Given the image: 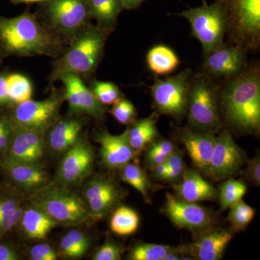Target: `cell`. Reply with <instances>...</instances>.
Returning a JSON list of instances; mask_svg holds the SVG:
<instances>
[{
  "label": "cell",
  "instance_id": "cell-1",
  "mask_svg": "<svg viewBox=\"0 0 260 260\" xmlns=\"http://www.w3.org/2000/svg\"><path fill=\"white\" fill-rule=\"evenodd\" d=\"M231 79L220 93L224 118L234 129L258 134L260 129V75L257 65L246 68Z\"/></svg>",
  "mask_w": 260,
  "mask_h": 260
},
{
  "label": "cell",
  "instance_id": "cell-2",
  "mask_svg": "<svg viewBox=\"0 0 260 260\" xmlns=\"http://www.w3.org/2000/svg\"><path fill=\"white\" fill-rule=\"evenodd\" d=\"M0 42L8 55L55 56L61 49L58 36L29 13L0 17Z\"/></svg>",
  "mask_w": 260,
  "mask_h": 260
},
{
  "label": "cell",
  "instance_id": "cell-3",
  "mask_svg": "<svg viewBox=\"0 0 260 260\" xmlns=\"http://www.w3.org/2000/svg\"><path fill=\"white\" fill-rule=\"evenodd\" d=\"M107 35V32L91 25L82 29L64 54L54 61L49 83L68 73L81 76L94 73L102 59Z\"/></svg>",
  "mask_w": 260,
  "mask_h": 260
},
{
  "label": "cell",
  "instance_id": "cell-4",
  "mask_svg": "<svg viewBox=\"0 0 260 260\" xmlns=\"http://www.w3.org/2000/svg\"><path fill=\"white\" fill-rule=\"evenodd\" d=\"M218 100V88L208 75L191 78L186 107L189 128L213 134L221 129Z\"/></svg>",
  "mask_w": 260,
  "mask_h": 260
},
{
  "label": "cell",
  "instance_id": "cell-5",
  "mask_svg": "<svg viewBox=\"0 0 260 260\" xmlns=\"http://www.w3.org/2000/svg\"><path fill=\"white\" fill-rule=\"evenodd\" d=\"M226 15L228 34L234 45L246 50L260 44V0H215Z\"/></svg>",
  "mask_w": 260,
  "mask_h": 260
},
{
  "label": "cell",
  "instance_id": "cell-6",
  "mask_svg": "<svg viewBox=\"0 0 260 260\" xmlns=\"http://www.w3.org/2000/svg\"><path fill=\"white\" fill-rule=\"evenodd\" d=\"M30 203L57 224L79 225L90 218L85 202L64 186H44L32 195Z\"/></svg>",
  "mask_w": 260,
  "mask_h": 260
},
{
  "label": "cell",
  "instance_id": "cell-7",
  "mask_svg": "<svg viewBox=\"0 0 260 260\" xmlns=\"http://www.w3.org/2000/svg\"><path fill=\"white\" fill-rule=\"evenodd\" d=\"M178 15L186 18L191 25L193 36L203 46L204 54L224 47V37L228 31V22L225 12L219 3L214 2L189 8Z\"/></svg>",
  "mask_w": 260,
  "mask_h": 260
},
{
  "label": "cell",
  "instance_id": "cell-8",
  "mask_svg": "<svg viewBox=\"0 0 260 260\" xmlns=\"http://www.w3.org/2000/svg\"><path fill=\"white\" fill-rule=\"evenodd\" d=\"M42 12L51 31L64 37H75L91 18L88 0H50Z\"/></svg>",
  "mask_w": 260,
  "mask_h": 260
},
{
  "label": "cell",
  "instance_id": "cell-9",
  "mask_svg": "<svg viewBox=\"0 0 260 260\" xmlns=\"http://www.w3.org/2000/svg\"><path fill=\"white\" fill-rule=\"evenodd\" d=\"M191 72L186 69L165 79H158L151 87L154 107L158 113L181 119L186 114Z\"/></svg>",
  "mask_w": 260,
  "mask_h": 260
},
{
  "label": "cell",
  "instance_id": "cell-10",
  "mask_svg": "<svg viewBox=\"0 0 260 260\" xmlns=\"http://www.w3.org/2000/svg\"><path fill=\"white\" fill-rule=\"evenodd\" d=\"M64 95L53 93L42 101L31 99L17 104L10 116L17 125L44 132L59 120Z\"/></svg>",
  "mask_w": 260,
  "mask_h": 260
},
{
  "label": "cell",
  "instance_id": "cell-11",
  "mask_svg": "<svg viewBox=\"0 0 260 260\" xmlns=\"http://www.w3.org/2000/svg\"><path fill=\"white\" fill-rule=\"evenodd\" d=\"M93 161L91 145L80 134L75 144L65 152L56 169L54 181L64 187L81 184L91 174Z\"/></svg>",
  "mask_w": 260,
  "mask_h": 260
},
{
  "label": "cell",
  "instance_id": "cell-12",
  "mask_svg": "<svg viewBox=\"0 0 260 260\" xmlns=\"http://www.w3.org/2000/svg\"><path fill=\"white\" fill-rule=\"evenodd\" d=\"M161 212L176 227L190 231L194 234L209 230L215 224L210 210L197 203L184 201L167 193Z\"/></svg>",
  "mask_w": 260,
  "mask_h": 260
},
{
  "label": "cell",
  "instance_id": "cell-13",
  "mask_svg": "<svg viewBox=\"0 0 260 260\" xmlns=\"http://www.w3.org/2000/svg\"><path fill=\"white\" fill-rule=\"evenodd\" d=\"M84 199L90 218L102 219L120 203L123 192L110 178L98 176L84 189Z\"/></svg>",
  "mask_w": 260,
  "mask_h": 260
},
{
  "label": "cell",
  "instance_id": "cell-14",
  "mask_svg": "<svg viewBox=\"0 0 260 260\" xmlns=\"http://www.w3.org/2000/svg\"><path fill=\"white\" fill-rule=\"evenodd\" d=\"M244 161L242 150L225 130L215 137V145L210 160L209 176L218 180L237 174Z\"/></svg>",
  "mask_w": 260,
  "mask_h": 260
},
{
  "label": "cell",
  "instance_id": "cell-15",
  "mask_svg": "<svg viewBox=\"0 0 260 260\" xmlns=\"http://www.w3.org/2000/svg\"><path fill=\"white\" fill-rule=\"evenodd\" d=\"M44 132L13 123V137L3 160L39 164L44 155Z\"/></svg>",
  "mask_w": 260,
  "mask_h": 260
},
{
  "label": "cell",
  "instance_id": "cell-16",
  "mask_svg": "<svg viewBox=\"0 0 260 260\" xmlns=\"http://www.w3.org/2000/svg\"><path fill=\"white\" fill-rule=\"evenodd\" d=\"M58 80L64 85V98L69 104L71 114L83 113L97 119L104 117L106 112L104 104L85 86L80 75L68 73L61 75Z\"/></svg>",
  "mask_w": 260,
  "mask_h": 260
},
{
  "label": "cell",
  "instance_id": "cell-17",
  "mask_svg": "<svg viewBox=\"0 0 260 260\" xmlns=\"http://www.w3.org/2000/svg\"><path fill=\"white\" fill-rule=\"evenodd\" d=\"M246 51L238 45H226L205 54L204 68L208 74L218 78H232L246 68Z\"/></svg>",
  "mask_w": 260,
  "mask_h": 260
},
{
  "label": "cell",
  "instance_id": "cell-18",
  "mask_svg": "<svg viewBox=\"0 0 260 260\" xmlns=\"http://www.w3.org/2000/svg\"><path fill=\"white\" fill-rule=\"evenodd\" d=\"M95 140L101 145L103 165L109 169H121L135 158L136 153L130 146L127 131L114 135L107 130L98 133Z\"/></svg>",
  "mask_w": 260,
  "mask_h": 260
},
{
  "label": "cell",
  "instance_id": "cell-19",
  "mask_svg": "<svg viewBox=\"0 0 260 260\" xmlns=\"http://www.w3.org/2000/svg\"><path fill=\"white\" fill-rule=\"evenodd\" d=\"M178 135L195 167L203 174L209 176L210 160L215 145V135L196 131L190 128H180Z\"/></svg>",
  "mask_w": 260,
  "mask_h": 260
},
{
  "label": "cell",
  "instance_id": "cell-20",
  "mask_svg": "<svg viewBox=\"0 0 260 260\" xmlns=\"http://www.w3.org/2000/svg\"><path fill=\"white\" fill-rule=\"evenodd\" d=\"M232 238V233L212 228L195 234L194 242L188 245L189 254L194 259H220Z\"/></svg>",
  "mask_w": 260,
  "mask_h": 260
},
{
  "label": "cell",
  "instance_id": "cell-21",
  "mask_svg": "<svg viewBox=\"0 0 260 260\" xmlns=\"http://www.w3.org/2000/svg\"><path fill=\"white\" fill-rule=\"evenodd\" d=\"M2 169L12 182L28 191H37L47 185V173L39 164L3 160Z\"/></svg>",
  "mask_w": 260,
  "mask_h": 260
},
{
  "label": "cell",
  "instance_id": "cell-22",
  "mask_svg": "<svg viewBox=\"0 0 260 260\" xmlns=\"http://www.w3.org/2000/svg\"><path fill=\"white\" fill-rule=\"evenodd\" d=\"M173 187L177 198L190 203L213 200L218 197L216 189L192 169L186 168L181 181Z\"/></svg>",
  "mask_w": 260,
  "mask_h": 260
},
{
  "label": "cell",
  "instance_id": "cell-23",
  "mask_svg": "<svg viewBox=\"0 0 260 260\" xmlns=\"http://www.w3.org/2000/svg\"><path fill=\"white\" fill-rule=\"evenodd\" d=\"M83 128V122L75 118H68L56 121L51 126L48 143L55 153H65L78 139Z\"/></svg>",
  "mask_w": 260,
  "mask_h": 260
},
{
  "label": "cell",
  "instance_id": "cell-24",
  "mask_svg": "<svg viewBox=\"0 0 260 260\" xmlns=\"http://www.w3.org/2000/svg\"><path fill=\"white\" fill-rule=\"evenodd\" d=\"M21 200L8 187H0V239L18 225L23 213Z\"/></svg>",
  "mask_w": 260,
  "mask_h": 260
},
{
  "label": "cell",
  "instance_id": "cell-25",
  "mask_svg": "<svg viewBox=\"0 0 260 260\" xmlns=\"http://www.w3.org/2000/svg\"><path fill=\"white\" fill-rule=\"evenodd\" d=\"M19 223L24 233L30 239H44L58 225L54 220L37 207L23 210Z\"/></svg>",
  "mask_w": 260,
  "mask_h": 260
},
{
  "label": "cell",
  "instance_id": "cell-26",
  "mask_svg": "<svg viewBox=\"0 0 260 260\" xmlns=\"http://www.w3.org/2000/svg\"><path fill=\"white\" fill-rule=\"evenodd\" d=\"M90 18L96 20L98 28L112 32L123 8L119 0H88Z\"/></svg>",
  "mask_w": 260,
  "mask_h": 260
},
{
  "label": "cell",
  "instance_id": "cell-27",
  "mask_svg": "<svg viewBox=\"0 0 260 260\" xmlns=\"http://www.w3.org/2000/svg\"><path fill=\"white\" fill-rule=\"evenodd\" d=\"M126 131L130 146L135 153H140L158 138L156 116L153 114L145 119L134 121L129 124Z\"/></svg>",
  "mask_w": 260,
  "mask_h": 260
},
{
  "label": "cell",
  "instance_id": "cell-28",
  "mask_svg": "<svg viewBox=\"0 0 260 260\" xmlns=\"http://www.w3.org/2000/svg\"><path fill=\"white\" fill-rule=\"evenodd\" d=\"M147 63L150 70L155 74L167 75L177 69L180 61L171 48L158 45L148 51Z\"/></svg>",
  "mask_w": 260,
  "mask_h": 260
},
{
  "label": "cell",
  "instance_id": "cell-29",
  "mask_svg": "<svg viewBox=\"0 0 260 260\" xmlns=\"http://www.w3.org/2000/svg\"><path fill=\"white\" fill-rule=\"evenodd\" d=\"M121 178L139 191L147 203H150V194L158 186L153 185L146 173L138 164L129 162L121 168Z\"/></svg>",
  "mask_w": 260,
  "mask_h": 260
},
{
  "label": "cell",
  "instance_id": "cell-30",
  "mask_svg": "<svg viewBox=\"0 0 260 260\" xmlns=\"http://www.w3.org/2000/svg\"><path fill=\"white\" fill-rule=\"evenodd\" d=\"M140 218L137 212L128 207L116 208L110 220L111 230L119 236L134 234L139 226Z\"/></svg>",
  "mask_w": 260,
  "mask_h": 260
},
{
  "label": "cell",
  "instance_id": "cell-31",
  "mask_svg": "<svg viewBox=\"0 0 260 260\" xmlns=\"http://www.w3.org/2000/svg\"><path fill=\"white\" fill-rule=\"evenodd\" d=\"M10 104H20L31 99L32 84L26 76L19 73L6 75Z\"/></svg>",
  "mask_w": 260,
  "mask_h": 260
},
{
  "label": "cell",
  "instance_id": "cell-32",
  "mask_svg": "<svg viewBox=\"0 0 260 260\" xmlns=\"http://www.w3.org/2000/svg\"><path fill=\"white\" fill-rule=\"evenodd\" d=\"M60 251L65 257L78 259L84 255L89 247L88 237L78 230L70 231L61 238Z\"/></svg>",
  "mask_w": 260,
  "mask_h": 260
},
{
  "label": "cell",
  "instance_id": "cell-33",
  "mask_svg": "<svg viewBox=\"0 0 260 260\" xmlns=\"http://www.w3.org/2000/svg\"><path fill=\"white\" fill-rule=\"evenodd\" d=\"M246 192V184L241 180L229 179L219 187L218 197L220 209H229L233 205L240 201Z\"/></svg>",
  "mask_w": 260,
  "mask_h": 260
},
{
  "label": "cell",
  "instance_id": "cell-34",
  "mask_svg": "<svg viewBox=\"0 0 260 260\" xmlns=\"http://www.w3.org/2000/svg\"><path fill=\"white\" fill-rule=\"evenodd\" d=\"M147 148L145 165L149 169L167 161L176 149L174 143L168 140H155Z\"/></svg>",
  "mask_w": 260,
  "mask_h": 260
},
{
  "label": "cell",
  "instance_id": "cell-35",
  "mask_svg": "<svg viewBox=\"0 0 260 260\" xmlns=\"http://www.w3.org/2000/svg\"><path fill=\"white\" fill-rule=\"evenodd\" d=\"M227 220L231 224L232 230L239 232L244 230L254 218L255 210L242 201L237 202L230 207Z\"/></svg>",
  "mask_w": 260,
  "mask_h": 260
},
{
  "label": "cell",
  "instance_id": "cell-36",
  "mask_svg": "<svg viewBox=\"0 0 260 260\" xmlns=\"http://www.w3.org/2000/svg\"><path fill=\"white\" fill-rule=\"evenodd\" d=\"M172 246L140 243L131 249L128 259L131 260H164Z\"/></svg>",
  "mask_w": 260,
  "mask_h": 260
},
{
  "label": "cell",
  "instance_id": "cell-37",
  "mask_svg": "<svg viewBox=\"0 0 260 260\" xmlns=\"http://www.w3.org/2000/svg\"><path fill=\"white\" fill-rule=\"evenodd\" d=\"M90 89L98 100L104 105H113L122 98L119 88L111 82L93 80Z\"/></svg>",
  "mask_w": 260,
  "mask_h": 260
},
{
  "label": "cell",
  "instance_id": "cell-38",
  "mask_svg": "<svg viewBox=\"0 0 260 260\" xmlns=\"http://www.w3.org/2000/svg\"><path fill=\"white\" fill-rule=\"evenodd\" d=\"M166 162H167L168 171L164 181L174 183V184L179 183L186 169L185 162L183 158L182 154L176 148Z\"/></svg>",
  "mask_w": 260,
  "mask_h": 260
},
{
  "label": "cell",
  "instance_id": "cell-39",
  "mask_svg": "<svg viewBox=\"0 0 260 260\" xmlns=\"http://www.w3.org/2000/svg\"><path fill=\"white\" fill-rule=\"evenodd\" d=\"M111 114L121 124L129 125L135 121L137 111L133 103L121 98L113 104Z\"/></svg>",
  "mask_w": 260,
  "mask_h": 260
},
{
  "label": "cell",
  "instance_id": "cell-40",
  "mask_svg": "<svg viewBox=\"0 0 260 260\" xmlns=\"http://www.w3.org/2000/svg\"><path fill=\"white\" fill-rule=\"evenodd\" d=\"M13 133V122L11 118L0 115V156H3V158L9 148Z\"/></svg>",
  "mask_w": 260,
  "mask_h": 260
},
{
  "label": "cell",
  "instance_id": "cell-41",
  "mask_svg": "<svg viewBox=\"0 0 260 260\" xmlns=\"http://www.w3.org/2000/svg\"><path fill=\"white\" fill-rule=\"evenodd\" d=\"M122 249L121 246L111 241H107L96 251L93 256V260L121 259Z\"/></svg>",
  "mask_w": 260,
  "mask_h": 260
},
{
  "label": "cell",
  "instance_id": "cell-42",
  "mask_svg": "<svg viewBox=\"0 0 260 260\" xmlns=\"http://www.w3.org/2000/svg\"><path fill=\"white\" fill-rule=\"evenodd\" d=\"M30 256L34 260H56V251L48 244H39L32 246L30 250Z\"/></svg>",
  "mask_w": 260,
  "mask_h": 260
},
{
  "label": "cell",
  "instance_id": "cell-43",
  "mask_svg": "<svg viewBox=\"0 0 260 260\" xmlns=\"http://www.w3.org/2000/svg\"><path fill=\"white\" fill-rule=\"evenodd\" d=\"M244 177L256 186L260 184V160L259 156L251 159L244 171Z\"/></svg>",
  "mask_w": 260,
  "mask_h": 260
},
{
  "label": "cell",
  "instance_id": "cell-44",
  "mask_svg": "<svg viewBox=\"0 0 260 260\" xmlns=\"http://www.w3.org/2000/svg\"><path fill=\"white\" fill-rule=\"evenodd\" d=\"M20 259V254L13 246L4 243H0V260Z\"/></svg>",
  "mask_w": 260,
  "mask_h": 260
},
{
  "label": "cell",
  "instance_id": "cell-45",
  "mask_svg": "<svg viewBox=\"0 0 260 260\" xmlns=\"http://www.w3.org/2000/svg\"><path fill=\"white\" fill-rule=\"evenodd\" d=\"M10 104L7 86L6 75L0 73V108Z\"/></svg>",
  "mask_w": 260,
  "mask_h": 260
},
{
  "label": "cell",
  "instance_id": "cell-46",
  "mask_svg": "<svg viewBox=\"0 0 260 260\" xmlns=\"http://www.w3.org/2000/svg\"><path fill=\"white\" fill-rule=\"evenodd\" d=\"M154 179L157 180L164 181L167 174L168 167L167 162L158 164L150 169Z\"/></svg>",
  "mask_w": 260,
  "mask_h": 260
},
{
  "label": "cell",
  "instance_id": "cell-47",
  "mask_svg": "<svg viewBox=\"0 0 260 260\" xmlns=\"http://www.w3.org/2000/svg\"><path fill=\"white\" fill-rule=\"evenodd\" d=\"M124 10H135L139 8L145 0H119Z\"/></svg>",
  "mask_w": 260,
  "mask_h": 260
},
{
  "label": "cell",
  "instance_id": "cell-48",
  "mask_svg": "<svg viewBox=\"0 0 260 260\" xmlns=\"http://www.w3.org/2000/svg\"><path fill=\"white\" fill-rule=\"evenodd\" d=\"M50 1V0H10L13 4H28V3H46V2Z\"/></svg>",
  "mask_w": 260,
  "mask_h": 260
},
{
  "label": "cell",
  "instance_id": "cell-49",
  "mask_svg": "<svg viewBox=\"0 0 260 260\" xmlns=\"http://www.w3.org/2000/svg\"><path fill=\"white\" fill-rule=\"evenodd\" d=\"M8 53L6 52L4 47L2 45L1 42H0V62H1L2 60L5 57V56H8Z\"/></svg>",
  "mask_w": 260,
  "mask_h": 260
},
{
  "label": "cell",
  "instance_id": "cell-50",
  "mask_svg": "<svg viewBox=\"0 0 260 260\" xmlns=\"http://www.w3.org/2000/svg\"><path fill=\"white\" fill-rule=\"evenodd\" d=\"M2 167H3V160L0 159V169H2Z\"/></svg>",
  "mask_w": 260,
  "mask_h": 260
}]
</instances>
